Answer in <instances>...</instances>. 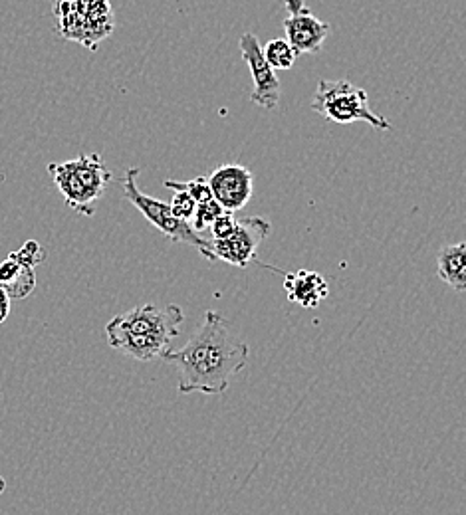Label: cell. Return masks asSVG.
<instances>
[{
  "mask_svg": "<svg viewBox=\"0 0 466 515\" xmlns=\"http://www.w3.org/2000/svg\"><path fill=\"white\" fill-rule=\"evenodd\" d=\"M163 361L179 371V393L223 395L233 377L248 363V345L217 311H207L199 329L179 351H167Z\"/></svg>",
  "mask_w": 466,
  "mask_h": 515,
  "instance_id": "cell-1",
  "label": "cell"
},
{
  "mask_svg": "<svg viewBox=\"0 0 466 515\" xmlns=\"http://www.w3.org/2000/svg\"><path fill=\"white\" fill-rule=\"evenodd\" d=\"M185 321L179 306L157 308L153 304L129 309L106 325L110 345L137 361H153L169 351Z\"/></svg>",
  "mask_w": 466,
  "mask_h": 515,
  "instance_id": "cell-2",
  "label": "cell"
},
{
  "mask_svg": "<svg viewBox=\"0 0 466 515\" xmlns=\"http://www.w3.org/2000/svg\"><path fill=\"white\" fill-rule=\"evenodd\" d=\"M48 173L66 205L84 216H94L96 203L112 183V171L106 167L100 153H86L72 161L50 163Z\"/></svg>",
  "mask_w": 466,
  "mask_h": 515,
  "instance_id": "cell-3",
  "label": "cell"
},
{
  "mask_svg": "<svg viewBox=\"0 0 466 515\" xmlns=\"http://www.w3.org/2000/svg\"><path fill=\"white\" fill-rule=\"evenodd\" d=\"M312 109L332 123H355L365 121L379 131H389L391 123L369 107L367 92L353 86L348 80H320L312 100Z\"/></svg>",
  "mask_w": 466,
  "mask_h": 515,
  "instance_id": "cell-4",
  "label": "cell"
},
{
  "mask_svg": "<svg viewBox=\"0 0 466 515\" xmlns=\"http://www.w3.org/2000/svg\"><path fill=\"white\" fill-rule=\"evenodd\" d=\"M137 177L139 169H127L123 175V191L125 199L135 206L161 234H165L173 242H187L195 246L207 260L213 262V252H211V238H203L199 232L193 230V226L181 218H177L167 203H161L149 195H143L137 189Z\"/></svg>",
  "mask_w": 466,
  "mask_h": 515,
  "instance_id": "cell-5",
  "label": "cell"
},
{
  "mask_svg": "<svg viewBox=\"0 0 466 515\" xmlns=\"http://www.w3.org/2000/svg\"><path fill=\"white\" fill-rule=\"evenodd\" d=\"M270 234V222L260 216L238 218L233 234L225 240L211 238L213 262L223 260L236 268L258 264V248Z\"/></svg>",
  "mask_w": 466,
  "mask_h": 515,
  "instance_id": "cell-6",
  "label": "cell"
},
{
  "mask_svg": "<svg viewBox=\"0 0 466 515\" xmlns=\"http://www.w3.org/2000/svg\"><path fill=\"white\" fill-rule=\"evenodd\" d=\"M238 46L242 52V60L246 62L252 82H254V92H252L250 100L264 109H276L280 103L282 84L276 76V70L268 64V60L264 56V46L250 32L240 36Z\"/></svg>",
  "mask_w": 466,
  "mask_h": 515,
  "instance_id": "cell-7",
  "label": "cell"
},
{
  "mask_svg": "<svg viewBox=\"0 0 466 515\" xmlns=\"http://www.w3.org/2000/svg\"><path fill=\"white\" fill-rule=\"evenodd\" d=\"M288 18L284 20V32L288 44L302 54H318L324 48L326 38L332 32V26L316 18L304 0H284Z\"/></svg>",
  "mask_w": 466,
  "mask_h": 515,
  "instance_id": "cell-8",
  "label": "cell"
},
{
  "mask_svg": "<svg viewBox=\"0 0 466 515\" xmlns=\"http://www.w3.org/2000/svg\"><path fill=\"white\" fill-rule=\"evenodd\" d=\"M209 187L213 197L227 212H238L250 203L254 193V177L252 173L236 163L217 167L209 177Z\"/></svg>",
  "mask_w": 466,
  "mask_h": 515,
  "instance_id": "cell-9",
  "label": "cell"
},
{
  "mask_svg": "<svg viewBox=\"0 0 466 515\" xmlns=\"http://www.w3.org/2000/svg\"><path fill=\"white\" fill-rule=\"evenodd\" d=\"M284 278H286L284 288H286L288 300L302 306V308H316L330 294L326 278L318 272L300 270V272H294V274H284Z\"/></svg>",
  "mask_w": 466,
  "mask_h": 515,
  "instance_id": "cell-10",
  "label": "cell"
},
{
  "mask_svg": "<svg viewBox=\"0 0 466 515\" xmlns=\"http://www.w3.org/2000/svg\"><path fill=\"white\" fill-rule=\"evenodd\" d=\"M437 276L455 292H466V242L441 248L437 256Z\"/></svg>",
  "mask_w": 466,
  "mask_h": 515,
  "instance_id": "cell-11",
  "label": "cell"
},
{
  "mask_svg": "<svg viewBox=\"0 0 466 515\" xmlns=\"http://www.w3.org/2000/svg\"><path fill=\"white\" fill-rule=\"evenodd\" d=\"M36 288V278H34V268L24 266L22 262H18L16 258L8 256L2 264H0V290L8 296V298H26L28 294H32V290Z\"/></svg>",
  "mask_w": 466,
  "mask_h": 515,
  "instance_id": "cell-12",
  "label": "cell"
},
{
  "mask_svg": "<svg viewBox=\"0 0 466 515\" xmlns=\"http://www.w3.org/2000/svg\"><path fill=\"white\" fill-rule=\"evenodd\" d=\"M264 56L268 60V64L276 70V72H282V70H290L294 64H296V50L288 44L286 38H274L270 40L266 46H264Z\"/></svg>",
  "mask_w": 466,
  "mask_h": 515,
  "instance_id": "cell-13",
  "label": "cell"
},
{
  "mask_svg": "<svg viewBox=\"0 0 466 515\" xmlns=\"http://www.w3.org/2000/svg\"><path fill=\"white\" fill-rule=\"evenodd\" d=\"M165 187L171 189V191H175V193H173V199H171V203H169L173 214H175L177 218H181V220H185V222L191 224V218H193V214H195V210H197L195 199H193L185 189L177 187L175 181H165Z\"/></svg>",
  "mask_w": 466,
  "mask_h": 515,
  "instance_id": "cell-14",
  "label": "cell"
},
{
  "mask_svg": "<svg viewBox=\"0 0 466 515\" xmlns=\"http://www.w3.org/2000/svg\"><path fill=\"white\" fill-rule=\"evenodd\" d=\"M225 212V208L219 205L215 199L209 201V203H203V205H197V210L191 218V226L195 232H203L207 228L213 226V222Z\"/></svg>",
  "mask_w": 466,
  "mask_h": 515,
  "instance_id": "cell-15",
  "label": "cell"
},
{
  "mask_svg": "<svg viewBox=\"0 0 466 515\" xmlns=\"http://www.w3.org/2000/svg\"><path fill=\"white\" fill-rule=\"evenodd\" d=\"M175 183H177V187L185 189V191L195 199L197 205H203V203H209V201L215 199V197H213V191H211V187H209L207 177H197V179H193V181H175Z\"/></svg>",
  "mask_w": 466,
  "mask_h": 515,
  "instance_id": "cell-16",
  "label": "cell"
},
{
  "mask_svg": "<svg viewBox=\"0 0 466 515\" xmlns=\"http://www.w3.org/2000/svg\"><path fill=\"white\" fill-rule=\"evenodd\" d=\"M12 258H16L18 262H22L24 266H30V268H36L44 258H46V252L42 250V246L38 242H26L24 248H20L18 252H12L10 254Z\"/></svg>",
  "mask_w": 466,
  "mask_h": 515,
  "instance_id": "cell-17",
  "label": "cell"
},
{
  "mask_svg": "<svg viewBox=\"0 0 466 515\" xmlns=\"http://www.w3.org/2000/svg\"><path fill=\"white\" fill-rule=\"evenodd\" d=\"M236 222H238V216L234 212H223L211 226V234H213V240H225L229 238L236 228Z\"/></svg>",
  "mask_w": 466,
  "mask_h": 515,
  "instance_id": "cell-18",
  "label": "cell"
},
{
  "mask_svg": "<svg viewBox=\"0 0 466 515\" xmlns=\"http://www.w3.org/2000/svg\"><path fill=\"white\" fill-rule=\"evenodd\" d=\"M8 296L0 290V323L6 319V315H8Z\"/></svg>",
  "mask_w": 466,
  "mask_h": 515,
  "instance_id": "cell-19",
  "label": "cell"
},
{
  "mask_svg": "<svg viewBox=\"0 0 466 515\" xmlns=\"http://www.w3.org/2000/svg\"><path fill=\"white\" fill-rule=\"evenodd\" d=\"M2 492H4V480L0 478V494H2Z\"/></svg>",
  "mask_w": 466,
  "mask_h": 515,
  "instance_id": "cell-20",
  "label": "cell"
}]
</instances>
